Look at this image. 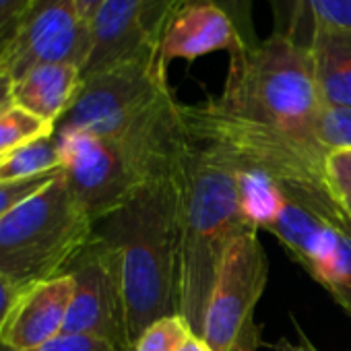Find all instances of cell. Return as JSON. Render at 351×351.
I'll return each mask as SVG.
<instances>
[{
    "instance_id": "8fae6325",
    "label": "cell",
    "mask_w": 351,
    "mask_h": 351,
    "mask_svg": "<svg viewBox=\"0 0 351 351\" xmlns=\"http://www.w3.org/2000/svg\"><path fill=\"white\" fill-rule=\"evenodd\" d=\"M184 3L186 0H104L91 19V52L83 77L159 54L165 32Z\"/></svg>"
},
{
    "instance_id": "7402d4cb",
    "label": "cell",
    "mask_w": 351,
    "mask_h": 351,
    "mask_svg": "<svg viewBox=\"0 0 351 351\" xmlns=\"http://www.w3.org/2000/svg\"><path fill=\"white\" fill-rule=\"evenodd\" d=\"M310 17V27L314 23L335 25L351 29V0H300L295 7V17Z\"/></svg>"
},
{
    "instance_id": "44dd1931",
    "label": "cell",
    "mask_w": 351,
    "mask_h": 351,
    "mask_svg": "<svg viewBox=\"0 0 351 351\" xmlns=\"http://www.w3.org/2000/svg\"><path fill=\"white\" fill-rule=\"evenodd\" d=\"M191 335L195 332L180 314L165 316L145 328L132 351H178Z\"/></svg>"
},
{
    "instance_id": "5b68a950",
    "label": "cell",
    "mask_w": 351,
    "mask_h": 351,
    "mask_svg": "<svg viewBox=\"0 0 351 351\" xmlns=\"http://www.w3.org/2000/svg\"><path fill=\"white\" fill-rule=\"evenodd\" d=\"M186 128L193 138L223 147L240 167L269 173L279 186L330 189L328 153L275 126L242 118L209 97L203 104H182Z\"/></svg>"
},
{
    "instance_id": "6da1fadb",
    "label": "cell",
    "mask_w": 351,
    "mask_h": 351,
    "mask_svg": "<svg viewBox=\"0 0 351 351\" xmlns=\"http://www.w3.org/2000/svg\"><path fill=\"white\" fill-rule=\"evenodd\" d=\"M189 159L147 182L122 209L99 221L101 230L95 228L120 252L130 349L153 322L178 314Z\"/></svg>"
},
{
    "instance_id": "83f0119b",
    "label": "cell",
    "mask_w": 351,
    "mask_h": 351,
    "mask_svg": "<svg viewBox=\"0 0 351 351\" xmlns=\"http://www.w3.org/2000/svg\"><path fill=\"white\" fill-rule=\"evenodd\" d=\"M25 289H27V285H21V283L13 281L11 277L0 273V335H3L7 318L13 312L15 304L19 302V298L23 295Z\"/></svg>"
},
{
    "instance_id": "277c9868",
    "label": "cell",
    "mask_w": 351,
    "mask_h": 351,
    "mask_svg": "<svg viewBox=\"0 0 351 351\" xmlns=\"http://www.w3.org/2000/svg\"><path fill=\"white\" fill-rule=\"evenodd\" d=\"M95 234L64 171L0 219V273L21 285L66 275Z\"/></svg>"
},
{
    "instance_id": "836d02e7",
    "label": "cell",
    "mask_w": 351,
    "mask_h": 351,
    "mask_svg": "<svg viewBox=\"0 0 351 351\" xmlns=\"http://www.w3.org/2000/svg\"><path fill=\"white\" fill-rule=\"evenodd\" d=\"M0 159H3V157H0Z\"/></svg>"
},
{
    "instance_id": "5bb4252c",
    "label": "cell",
    "mask_w": 351,
    "mask_h": 351,
    "mask_svg": "<svg viewBox=\"0 0 351 351\" xmlns=\"http://www.w3.org/2000/svg\"><path fill=\"white\" fill-rule=\"evenodd\" d=\"M81 83L83 73L75 64H42L15 81L13 106L56 126L73 106Z\"/></svg>"
},
{
    "instance_id": "2e32d148",
    "label": "cell",
    "mask_w": 351,
    "mask_h": 351,
    "mask_svg": "<svg viewBox=\"0 0 351 351\" xmlns=\"http://www.w3.org/2000/svg\"><path fill=\"white\" fill-rule=\"evenodd\" d=\"M238 197L244 217L254 228H265L277 219L283 207V191L269 173L238 165Z\"/></svg>"
},
{
    "instance_id": "30bf717a",
    "label": "cell",
    "mask_w": 351,
    "mask_h": 351,
    "mask_svg": "<svg viewBox=\"0 0 351 351\" xmlns=\"http://www.w3.org/2000/svg\"><path fill=\"white\" fill-rule=\"evenodd\" d=\"M75 291L62 332L91 335L132 351L126 332V306L122 285V263L118 248L101 234L91 242L69 269Z\"/></svg>"
},
{
    "instance_id": "4316f807",
    "label": "cell",
    "mask_w": 351,
    "mask_h": 351,
    "mask_svg": "<svg viewBox=\"0 0 351 351\" xmlns=\"http://www.w3.org/2000/svg\"><path fill=\"white\" fill-rule=\"evenodd\" d=\"M34 0H0V46L11 36Z\"/></svg>"
},
{
    "instance_id": "484cf974",
    "label": "cell",
    "mask_w": 351,
    "mask_h": 351,
    "mask_svg": "<svg viewBox=\"0 0 351 351\" xmlns=\"http://www.w3.org/2000/svg\"><path fill=\"white\" fill-rule=\"evenodd\" d=\"M0 351H11L0 345ZM32 351H120L116 345L91 337V335H75V332H62L56 339L48 341L46 345L32 349Z\"/></svg>"
},
{
    "instance_id": "d6a6232c",
    "label": "cell",
    "mask_w": 351,
    "mask_h": 351,
    "mask_svg": "<svg viewBox=\"0 0 351 351\" xmlns=\"http://www.w3.org/2000/svg\"><path fill=\"white\" fill-rule=\"evenodd\" d=\"M298 5H300V0H295V7H298Z\"/></svg>"
},
{
    "instance_id": "ba28073f",
    "label": "cell",
    "mask_w": 351,
    "mask_h": 351,
    "mask_svg": "<svg viewBox=\"0 0 351 351\" xmlns=\"http://www.w3.org/2000/svg\"><path fill=\"white\" fill-rule=\"evenodd\" d=\"M54 136L64 178L95 226L145 186L116 141L73 128H56Z\"/></svg>"
},
{
    "instance_id": "52a82bcc",
    "label": "cell",
    "mask_w": 351,
    "mask_h": 351,
    "mask_svg": "<svg viewBox=\"0 0 351 351\" xmlns=\"http://www.w3.org/2000/svg\"><path fill=\"white\" fill-rule=\"evenodd\" d=\"M258 230H244L228 248L205 314L203 339L211 351H256V304L267 287L269 263Z\"/></svg>"
},
{
    "instance_id": "f546056e",
    "label": "cell",
    "mask_w": 351,
    "mask_h": 351,
    "mask_svg": "<svg viewBox=\"0 0 351 351\" xmlns=\"http://www.w3.org/2000/svg\"><path fill=\"white\" fill-rule=\"evenodd\" d=\"M277 347H279V351H316V347L304 335H300V341L298 343H291L287 339H281L277 343Z\"/></svg>"
},
{
    "instance_id": "cb8c5ba5",
    "label": "cell",
    "mask_w": 351,
    "mask_h": 351,
    "mask_svg": "<svg viewBox=\"0 0 351 351\" xmlns=\"http://www.w3.org/2000/svg\"><path fill=\"white\" fill-rule=\"evenodd\" d=\"M326 173L335 199L351 217V151L330 153L326 159Z\"/></svg>"
},
{
    "instance_id": "603a6c76",
    "label": "cell",
    "mask_w": 351,
    "mask_h": 351,
    "mask_svg": "<svg viewBox=\"0 0 351 351\" xmlns=\"http://www.w3.org/2000/svg\"><path fill=\"white\" fill-rule=\"evenodd\" d=\"M211 3L230 17L244 48H254L261 44L254 27V0H211Z\"/></svg>"
},
{
    "instance_id": "ac0fdd59",
    "label": "cell",
    "mask_w": 351,
    "mask_h": 351,
    "mask_svg": "<svg viewBox=\"0 0 351 351\" xmlns=\"http://www.w3.org/2000/svg\"><path fill=\"white\" fill-rule=\"evenodd\" d=\"M312 277L322 283L351 316V217L337 228Z\"/></svg>"
},
{
    "instance_id": "3957f363",
    "label": "cell",
    "mask_w": 351,
    "mask_h": 351,
    "mask_svg": "<svg viewBox=\"0 0 351 351\" xmlns=\"http://www.w3.org/2000/svg\"><path fill=\"white\" fill-rule=\"evenodd\" d=\"M215 99L242 118L318 145L314 124L322 97L310 46L293 34L275 32L258 46L230 54L226 85Z\"/></svg>"
},
{
    "instance_id": "7a4b0ae2",
    "label": "cell",
    "mask_w": 351,
    "mask_h": 351,
    "mask_svg": "<svg viewBox=\"0 0 351 351\" xmlns=\"http://www.w3.org/2000/svg\"><path fill=\"white\" fill-rule=\"evenodd\" d=\"M248 228L254 226L240 207L238 161L223 147L193 138L182 207L178 314L197 337L203 335L221 261Z\"/></svg>"
},
{
    "instance_id": "4dcf8cb0",
    "label": "cell",
    "mask_w": 351,
    "mask_h": 351,
    "mask_svg": "<svg viewBox=\"0 0 351 351\" xmlns=\"http://www.w3.org/2000/svg\"><path fill=\"white\" fill-rule=\"evenodd\" d=\"M178 351H211V347L205 343V339H203V337L191 335Z\"/></svg>"
},
{
    "instance_id": "d4e9b609",
    "label": "cell",
    "mask_w": 351,
    "mask_h": 351,
    "mask_svg": "<svg viewBox=\"0 0 351 351\" xmlns=\"http://www.w3.org/2000/svg\"><path fill=\"white\" fill-rule=\"evenodd\" d=\"M60 171V169H58ZM58 171L40 176V178L21 180V182H0V219H3L9 211H13L19 203L36 195L40 189H44Z\"/></svg>"
},
{
    "instance_id": "1f68e13d",
    "label": "cell",
    "mask_w": 351,
    "mask_h": 351,
    "mask_svg": "<svg viewBox=\"0 0 351 351\" xmlns=\"http://www.w3.org/2000/svg\"><path fill=\"white\" fill-rule=\"evenodd\" d=\"M101 3H104V0H77V5H79L81 13H83L89 21L93 19V15H95V11L99 9Z\"/></svg>"
},
{
    "instance_id": "7c38bea8",
    "label": "cell",
    "mask_w": 351,
    "mask_h": 351,
    "mask_svg": "<svg viewBox=\"0 0 351 351\" xmlns=\"http://www.w3.org/2000/svg\"><path fill=\"white\" fill-rule=\"evenodd\" d=\"M75 291L73 277L60 275L27 285L0 335V345L11 351H32L62 335Z\"/></svg>"
},
{
    "instance_id": "e0dca14e",
    "label": "cell",
    "mask_w": 351,
    "mask_h": 351,
    "mask_svg": "<svg viewBox=\"0 0 351 351\" xmlns=\"http://www.w3.org/2000/svg\"><path fill=\"white\" fill-rule=\"evenodd\" d=\"M62 169L54 134L34 138L0 159V182H21Z\"/></svg>"
},
{
    "instance_id": "f1b7e54d",
    "label": "cell",
    "mask_w": 351,
    "mask_h": 351,
    "mask_svg": "<svg viewBox=\"0 0 351 351\" xmlns=\"http://www.w3.org/2000/svg\"><path fill=\"white\" fill-rule=\"evenodd\" d=\"M13 85H15V79L11 77L3 58H0V110L13 106Z\"/></svg>"
},
{
    "instance_id": "4fadbf2b",
    "label": "cell",
    "mask_w": 351,
    "mask_h": 351,
    "mask_svg": "<svg viewBox=\"0 0 351 351\" xmlns=\"http://www.w3.org/2000/svg\"><path fill=\"white\" fill-rule=\"evenodd\" d=\"M242 42L230 17L211 0H186L171 19L161 42V60H195L211 52L234 54L242 50Z\"/></svg>"
},
{
    "instance_id": "d6986e66",
    "label": "cell",
    "mask_w": 351,
    "mask_h": 351,
    "mask_svg": "<svg viewBox=\"0 0 351 351\" xmlns=\"http://www.w3.org/2000/svg\"><path fill=\"white\" fill-rule=\"evenodd\" d=\"M54 124L44 122L17 106L0 110V157L9 155L34 138L54 134Z\"/></svg>"
},
{
    "instance_id": "9c48e42d",
    "label": "cell",
    "mask_w": 351,
    "mask_h": 351,
    "mask_svg": "<svg viewBox=\"0 0 351 351\" xmlns=\"http://www.w3.org/2000/svg\"><path fill=\"white\" fill-rule=\"evenodd\" d=\"M89 52L91 21L77 0H34L0 46V58L15 81L42 64H75L83 73Z\"/></svg>"
},
{
    "instance_id": "ffe728a7",
    "label": "cell",
    "mask_w": 351,
    "mask_h": 351,
    "mask_svg": "<svg viewBox=\"0 0 351 351\" xmlns=\"http://www.w3.org/2000/svg\"><path fill=\"white\" fill-rule=\"evenodd\" d=\"M314 138L328 155L351 151V108L322 104L314 124Z\"/></svg>"
},
{
    "instance_id": "9a60e30c",
    "label": "cell",
    "mask_w": 351,
    "mask_h": 351,
    "mask_svg": "<svg viewBox=\"0 0 351 351\" xmlns=\"http://www.w3.org/2000/svg\"><path fill=\"white\" fill-rule=\"evenodd\" d=\"M308 46L322 104L351 108V29L314 23Z\"/></svg>"
},
{
    "instance_id": "8992f818",
    "label": "cell",
    "mask_w": 351,
    "mask_h": 351,
    "mask_svg": "<svg viewBox=\"0 0 351 351\" xmlns=\"http://www.w3.org/2000/svg\"><path fill=\"white\" fill-rule=\"evenodd\" d=\"M169 91L167 66L159 54L122 62L83 77L73 106L56 128L118 138Z\"/></svg>"
}]
</instances>
